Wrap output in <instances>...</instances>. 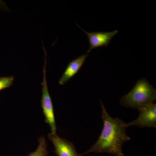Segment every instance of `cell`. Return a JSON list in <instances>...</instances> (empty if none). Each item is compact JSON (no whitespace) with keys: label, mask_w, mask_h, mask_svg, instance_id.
<instances>
[{"label":"cell","mask_w":156,"mask_h":156,"mask_svg":"<svg viewBox=\"0 0 156 156\" xmlns=\"http://www.w3.org/2000/svg\"><path fill=\"white\" fill-rule=\"evenodd\" d=\"M100 101L103 129L95 144L81 156L93 153H105L115 156H124L123 144L131 140L126 133V123L119 118H112L107 111L102 101Z\"/></svg>","instance_id":"6da1fadb"},{"label":"cell","mask_w":156,"mask_h":156,"mask_svg":"<svg viewBox=\"0 0 156 156\" xmlns=\"http://www.w3.org/2000/svg\"><path fill=\"white\" fill-rule=\"evenodd\" d=\"M156 99L155 89L145 78L140 79L128 94L121 98L120 103L122 106L140 110Z\"/></svg>","instance_id":"7a4b0ae2"},{"label":"cell","mask_w":156,"mask_h":156,"mask_svg":"<svg viewBox=\"0 0 156 156\" xmlns=\"http://www.w3.org/2000/svg\"><path fill=\"white\" fill-rule=\"evenodd\" d=\"M43 49L44 52V64L43 69V81L41 83L42 87V95L41 104L43 113L45 116V122L49 125L51 129V133L53 134H56V126L55 122V115L52 100L48 90V83H47V51L44 47L43 46Z\"/></svg>","instance_id":"3957f363"},{"label":"cell","mask_w":156,"mask_h":156,"mask_svg":"<svg viewBox=\"0 0 156 156\" xmlns=\"http://www.w3.org/2000/svg\"><path fill=\"white\" fill-rule=\"evenodd\" d=\"M138 117L131 122L126 123L127 128L132 126L140 128H156V104L153 103L141 109Z\"/></svg>","instance_id":"277c9868"},{"label":"cell","mask_w":156,"mask_h":156,"mask_svg":"<svg viewBox=\"0 0 156 156\" xmlns=\"http://www.w3.org/2000/svg\"><path fill=\"white\" fill-rule=\"evenodd\" d=\"M77 25L87 35L89 43V48L87 53H89L91 50L101 47H107L110 43L112 39L119 32V31L115 30L109 32H97L89 33L84 30Z\"/></svg>","instance_id":"5b68a950"},{"label":"cell","mask_w":156,"mask_h":156,"mask_svg":"<svg viewBox=\"0 0 156 156\" xmlns=\"http://www.w3.org/2000/svg\"><path fill=\"white\" fill-rule=\"evenodd\" d=\"M48 137L53 143L55 153L57 156H81L78 153L72 143L59 137L57 134L50 133Z\"/></svg>","instance_id":"8992f818"},{"label":"cell","mask_w":156,"mask_h":156,"mask_svg":"<svg viewBox=\"0 0 156 156\" xmlns=\"http://www.w3.org/2000/svg\"><path fill=\"white\" fill-rule=\"evenodd\" d=\"M88 56V53L81 55L78 58L69 62L66 69L64 73L58 81V84L61 86L64 85L76 74L81 69L86 58Z\"/></svg>","instance_id":"52a82bcc"},{"label":"cell","mask_w":156,"mask_h":156,"mask_svg":"<svg viewBox=\"0 0 156 156\" xmlns=\"http://www.w3.org/2000/svg\"><path fill=\"white\" fill-rule=\"evenodd\" d=\"M36 150L30 153L27 156H48V146L44 136H42L39 138Z\"/></svg>","instance_id":"ba28073f"},{"label":"cell","mask_w":156,"mask_h":156,"mask_svg":"<svg viewBox=\"0 0 156 156\" xmlns=\"http://www.w3.org/2000/svg\"><path fill=\"white\" fill-rule=\"evenodd\" d=\"M14 76L0 77V91L11 87L14 83Z\"/></svg>","instance_id":"9c48e42d"}]
</instances>
